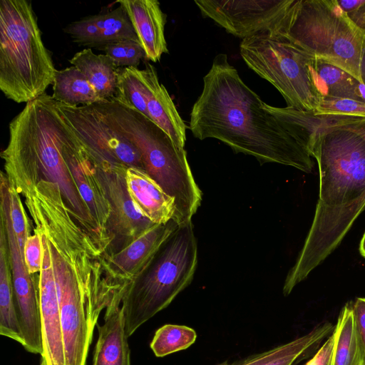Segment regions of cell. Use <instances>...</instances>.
Segmentation results:
<instances>
[{"label":"cell","instance_id":"25","mask_svg":"<svg viewBox=\"0 0 365 365\" xmlns=\"http://www.w3.org/2000/svg\"><path fill=\"white\" fill-rule=\"evenodd\" d=\"M334 345L329 365H365L352 302L341 309L332 332Z\"/></svg>","mask_w":365,"mask_h":365},{"label":"cell","instance_id":"8","mask_svg":"<svg viewBox=\"0 0 365 365\" xmlns=\"http://www.w3.org/2000/svg\"><path fill=\"white\" fill-rule=\"evenodd\" d=\"M275 32L361 82L365 34L348 19L336 0H294Z\"/></svg>","mask_w":365,"mask_h":365},{"label":"cell","instance_id":"2","mask_svg":"<svg viewBox=\"0 0 365 365\" xmlns=\"http://www.w3.org/2000/svg\"><path fill=\"white\" fill-rule=\"evenodd\" d=\"M260 97L239 76L225 53L217 55L203 77L201 94L192 106L189 129L199 140L215 138L235 153L275 163L307 173L311 154L263 106Z\"/></svg>","mask_w":365,"mask_h":365},{"label":"cell","instance_id":"15","mask_svg":"<svg viewBox=\"0 0 365 365\" xmlns=\"http://www.w3.org/2000/svg\"><path fill=\"white\" fill-rule=\"evenodd\" d=\"M68 163L77 189L96 225L103 251L106 253L108 247L106 227L110 207L98 179L95 165L79 140L69 154Z\"/></svg>","mask_w":365,"mask_h":365},{"label":"cell","instance_id":"35","mask_svg":"<svg viewBox=\"0 0 365 365\" xmlns=\"http://www.w3.org/2000/svg\"><path fill=\"white\" fill-rule=\"evenodd\" d=\"M356 327L365 356V297H358L352 302Z\"/></svg>","mask_w":365,"mask_h":365},{"label":"cell","instance_id":"37","mask_svg":"<svg viewBox=\"0 0 365 365\" xmlns=\"http://www.w3.org/2000/svg\"><path fill=\"white\" fill-rule=\"evenodd\" d=\"M361 83L365 86V46L363 51L360 67Z\"/></svg>","mask_w":365,"mask_h":365},{"label":"cell","instance_id":"14","mask_svg":"<svg viewBox=\"0 0 365 365\" xmlns=\"http://www.w3.org/2000/svg\"><path fill=\"white\" fill-rule=\"evenodd\" d=\"M41 232L43 257L38 280L43 341L40 365H66L63 334L50 247L46 234Z\"/></svg>","mask_w":365,"mask_h":365},{"label":"cell","instance_id":"38","mask_svg":"<svg viewBox=\"0 0 365 365\" xmlns=\"http://www.w3.org/2000/svg\"><path fill=\"white\" fill-rule=\"evenodd\" d=\"M359 252L361 255L365 258V232L364 233L360 242Z\"/></svg>","mask_w":365,"mask_h":365},{"label":"cell","instance_id":"34","mask_svg":"<svg viewBox=\"0 0 365 365\" xmlns=\"http://www.w3.org/2000/svg\"><path fill=\"white\" fill-rule=\"evenodd\" d=\"M348 19L365 34V0H336Z\"/></svg>","mask_w":365,"mask_h":365},{"label":"cell","instance_id":"36","mask_svg":"<svg viewBox=\"0 0 365 365\" xmlns=\"http://www.w3.org/2000/svg\"><path fill=\"white\" fill-rule=\"evenodd\" d=\"M333 345L334 336L331 334L305 365H329Z\"/></svg>","mask_w":365,"mask_h":365},{"label":"cell","instance_id":"11","mask_svg":"<svg viewBox=\"0 0 365 365\" xmlns=\"http://www.w3.org/2000/svg\"><path fill=\"white\" fill-rule=\"evenodd\" d=\"M0 217L7 236L9 259L18 318L22 332L24 349L32 354H43L41 320L38 284L29 273L12 227L5 184H0Z\"/></svg>","mask_w":365,"mask_h":365},{"label":"cell","instance_id":"5","mask_svg":"<svg viewBox=\"0 0 365 365\" xmlns=\"http://www.w3.org/2000/svg\"><path fill=\"white\" fill-rule=\"evenodd\" d=\"M95 110L140 152L146 173L173 198V220L179 225L191 222L202 201L187 153L151 120L114 101L92 104Z\"/></svg>","mask_w":365,"mask_h":365},{"label":"cell","instance_id":"28","mask_svg":"<svg viewBox=\"0 0 365 365\" xmlns=\"http://www.w3.org/2000/svg\"><path fill=\"white\" fill-rule=\"evenodd\" d=\"M114 100L133 108L148 118L145 102V86L140 69L135 67L120 68Z\"/></svg>","mask_w":365,"mask_h":365},{"label":"cell","instance_id":"21","mask_svg":"<svg viewBox=\"0 0 365 365\" xmlns=\"http://www.w3.org/2000/svg\"><path fill=\"white\" fill-rule=\"evenodd\" d=\"M334 326L326 322L289 342L239 360L225 361L217 365H297L319 348L322 342L332 334Z\"/></svg>","mask_w":365,"mask_h":365},{"label":"cell","instance_id":"3","mask_svg":"<svg viewBox=\"0 0 365 365\" xmlns=\"http://www.w3.org/2000/svg\"><path fill=\"white\" fill-rule=\"evenodd\" d=\"M311 155L319 168V200L284 280V296L333 252L365 209V120L324 128L314 139Z\"/></svg>","mask_w":365,"mask_h":365},{"label":"cell","instance_id":"33","mask_svg":"<svg viewBox=\"0 0 365 365\" xmlns=\"http://www.w3.org/2000/svg\"><path fill=\"white\" fill-rule=\"evenodd\" d=\"M34 231V234L27 238L24 250V261L31 275L40 272L43 257L41 232L35 228Z\"/></svg>","mask_w":365,"mask_h":365},{"label":"cell","instance_id":"7","mask_svg":"<svg viewBox=\"0 0 365 365\" xmlns=\"http://www.w3.org/2000/svg\"><path fill=\"white\" fill-rule=\"evenodd\" d=\"M197 264V241L190 222L179 225L145 270L128 283L122 299L128 337L191 283Z\"/></svg>","mask_w":365,"mask_h":365},{"label":"cell","instance_id":"4","mask_svg":"<svg viewBox=\"0 0 365 365\" xmlns=\"http://www.w3.org/2000/svg\"><path fill=\"white\" fill-rule=\"evenodd\" d=\"M49 244L63 334L66 365H86L95 326L119 280L84 233L57 229Z\"/></svg>","mask_w":365,"mask_h":365},{"label":"cell","instance_id":"31","mask_svg":"<svg viewBox=\"0 0 365 365\" xmlns=\"http://www.w3.org/2000/svg\"><path fill=\"white\" fill-rule=\"evenodd\" d=\"M102 51L113 61L116 67L138 68L145 58V51L138 41L126 39L108 44Z\"/></svg>","mask_w":365,"mask_h":365},{"label":"cell","instance_id":"24","mask_svg":"<svg viewBox=\"0 0 365 365\" xmlns=\"http://www.w3.org/2000/svg\"><path fill=\"white\" fill-rule=\"evenodd\" d=\"M96 89L102 101L115 97L119 68L106 54H96L91 48H86L69 59Z\"/></svg>","mask_w":365,"mask_h":365},{"label":"cell","instance_id":"16","mask_svg":"<svg viewBox=\"0 0 365 365\" xmlns=\"http://www.w3.org/2000/svg\"><path fill=\"white\" fill-rule=\"evenodd\" d=\"M178 226L174 220L157 225L120 252L111 255H103L107 271L118 280L130 282L135 280L145 270L161 245Z\"/></svg>","mask_w":365,"mask_h":365},{"label":"cell","instance_id":"13","mask_svg":"<svg viewBox=\"0 0 365 365\" xmlns=\"http://www.w3.org/2000/svg\"><path fill=\"white\" fill-rule=\"evenodd\" d=\"M95 168L110 207L106 227L108 247L103 255H111L157 225L143 216L135 206L127 186L128 168L95 165Z\"/></svg>","mask_w":365,"mask_h":365},{"label":"cell","instance_id":"20","mask_svg":"<svg viewBox=\"0 0 365 365\" xmlns=\"http://www.w3.org/2000/svg\"><path fill=\"white\" fill-rule=\"evenodd\" d=\"M140 72L145 86L148 118L163 129L178 147L184 148L187 126L167 89L160 83L155 66L146 63Z\"/></svg>","mask_w":365,"mask_h":365},{"label":"cell","instance_id":"12","mask_svg":"<svg viewBox=\"0 0 365 365\" xmlns=\"http://www.w3.org/2000/svg\"><path fill=\"white\" fill-rule=\"evenodd\" d=\"M294 0H195L202 15L242 39L274 31Z\"/></svg>","mask_w":365,"mask_h":365},{"label":"cell","instance_id":"1","mask_svg":"<svg viewBox=\"0 0 365 365\" xmlns=\"http://www.w3.org/2000/svg\"><path fill=\"white\" fill-rule=\"evenodd\" d=\"M1 152L9 184L24 198L36 229L75 222L103 251L98 231L69 170L78 138L46 93L26 103L9 125Z\"/></svg>","mask_w":365,"mask_h":365},{"label":"cell","instance_id":"22","mask_svg":"<svg viewBox=\"0 0 365 365\" xmlns=\"http://www.w3.org/2000/svg\"><path fill=\"white\" fill-rule=\"evenodd\" d=\"M126 182L130 196L138 211L155 225L173 220L175 204L145 170L128 168Z\"/></svg>","mask_w":365,"mask_h":365},{"label":"cell","instance_id":"10","mask_svg":"<svg viewBox=\"0 0 365 365\" xmlns=\"http://www.w3.org/2000/svg\"><path fill=\"white\" fill-rule=\"evenodd\" d=\"M56 104L95 165L133 167L145 170L135 146L115 130L92 105Z\"/></svg>","mask_w":365,"mask_h":365},{"label":"cell","instance_id":"18","mask_svg":"<svg viewBox=\"0 0 365 365\" xmlns=\"http://www.w3.org/2000/svg\"><path fill=\"white\" fill-rule=\"evenodd\" d=\"M63 31L75 43L88 48L102 50L106 46L122 40L138 41L132 23L120 5L115 9L73 21Z\"/></svg>","mask_w":365,"mask_h":365},{"label":"cell","instance_id":"19","mask_svg":"<svg viewBox=\"0 0 365 365\" xmlns=\"http://www.w3.org/2000/svg\"><path fill=\"white\" fill-rule=\"evenodd\" d=\"M115 3L126 11L147 60L155 63L163 53H168L165 37L167 17L158 1L118 0Z\"/></svg>","mask_w":365,"mask_h":365},{"label":"cell","instance_id":"29","mask_svg":"<svg viewBox=\"0 0 365 365\" xmlns=\"http://www.w3.org/2000/svg\"><path fill=\"white\" fill-rule=\"evenodd\" d=\"M197 339L196 331L185 325L167 324L155 333L150 348L158 357L187 349Z\"/></svg>","mask_w":365,"mask_h":365},{"label":"cell","instance_id":"6","mask_svg":"<svg viewBox=\"0 0 365 365\" xmlns=\"http://www.w3.org/2000/svg\"><path fill=\"white\" fill-rule=\"evenodd\" d=\"M56 69L27 0L0 2V89L8 99L28 103L46 93Z\"/></svg>","mask_w":365,"mask_h":365},{"label":"cell","instance_id":"30","mask_svg":"<svg viewBox=\"0 0 365 365\" xmlns=\"http://www.w3.org/2000/svg\"><path fill=\"white\" fill-rule=\"evenodd\" d=\"M1 179L4 182L7 199L9 216L16 236L18 244L24 256V245L30 235V224L27 215L24 208L20 195L9 184L4 172L1 173Z\"/></svg>","mask_w":365,"mask_h":365},{"label":"cell","instance_id":"23","mask_svg":"<svg viewBox=\"0 0 365 365\" xmlns=\"http://www.w3.org/2000/svg\"><path fill=\"white\" fill-rule=\"evenodd\" d=\"M1 218V217H0ZM0 334L22 345L23 336L15 303L5 225L0 222Z\"/></svg>","mask_w":365,"mask_h":365},{"label":"cell","instance_id":"27","mask_svg":"<svg viewBox=\"0 0 365 365\" xmlns=\"http://www.w3.org/2000/svg\"><path fill=\"white\" fill-rule=\"evenodd\" d=\"M314 70L323 96L360 101V81L346 71L323 59L314 58Z\"/></svg>","mask_w":365,"mask_h":365},{"label":"cell","instance_id":"17","mask_svg":"<svg viewBox=\"0 0 365 365\" xmlns=\"http://www.w3.org/2000/svg\"><path fill=\"white\" fill-rule=\"evenodd\" d=\"M128 283L118 282L105 309L103 324L96 325L98 338L93 365H130V351L122 308V299Z\"/></svg>","mask_w":365,"mask_h":365},{"label":"cell","instance_id":"26","mask_svg":"<svg viewBox=\"0 0 365 365\" xmlns=\"http://www.w3.org/2000/svg\"><path fill=\"white\" fill-rule=\"evenodd\" d=\"M51 96L56 102L71 106H90L102 101L94 87L73 66L56 70Z\"/></svg>","mask_w":365,"mask_h":365},{"label":"cell","instance_id":"9","mask_svg":"<svg viewBox=\"0 0 365 365\" xmlns=\"http://www.w3.org/2000/svg\"><path fill=\"white\" fill-rule=\"evenodd\" d=\"M240 52L250 69L277 88L288 107L304 111L317 108L323 96L314 70L315 56L269 31L242 39Z\"/></svg>","mask_w":365,"mask_h":365},{"label":"cell","instance_id":"32","mask_svg":"<svg viewBox=\"0 0 365 365\" xmlns=\"http://www.w3.org/2000/svg\"><path fill=\"white\" fill-rule=\"evenodd\" d=\"M314 112L318 115L365 118V103L352 99L323 96L320 104Z\"/></svg>","mask_w":365,"mask_h":365}]
</instances>
